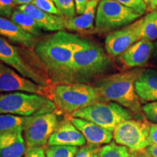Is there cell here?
Returning <instances> with one entry per match:
<instances>
[{"label":"cell","mask_w":157,"mask_h":157,"mask_svg":"<svg viewBox=\"0 0 157 157\" xmlns=\"http://www.w3.org/2000/svg\"><path fill=\"white\" fill-rule=\"evenodd\" d=\"M76 36L65 31H57L39 39L35 45V54L54 84H72L71 68Z\"/></svg>","instance_id":"obj_1"},{"label":"cell","mask_w":157,"mask_h":157,"mask_svg":"<svg viewBox=\"0 0 157 157\" xmlns=\"http://www.w3.org/2000/svg\"><path fill=\"white\" fill-rule=\"evenodd\" d=\"M113 66L111 56L101 45L76 35L71 68L72 84H87L106 73Z\"/></svg>","instance_id":"obj_2"},{"label":"cell","mask_w":157,"mask_h":157,"mask_svg":"<svg viewBox=\"0 0 157 157\" xmlns=\"http://www.w3.org/2000/svg\"><path fill=\"white\" fill-rule=\"evenodd\" d=\"M143 68L103 76L95 82L94 87L102 102H114L131 112L139 114L142 111L141 102L135 88V83Z\"/></svg>","instance_id":"obj_3"},{"label":"cell","mask_w":157,"mask_h":157,"mask_svg":"<svg viewBox=\"0 0 157 157\" xmlns=\"http://www.w3.org/2000/svg\"><path fill=\"white\" fill-rule=\"evenodd\" d=\"M56 109L46 96L20 92L0 95V114L31 117L54 112Z\"/></svg>","instance_id":"obj_4"},{"label":"cell","mask_w":157,"mask_h":157,"mask_svg":"<svg viewBox=\"0 0 157 157\" xmlns=\"http://www.w3.org/2000/svg\"><path fill=\"white\" fill-rule=\"evenodd\" d=\"M51 98L57 109L71 114L78 110L102 102L94 86L82 83L56 84L51 92Z\"/></svg>","instance_id":"obj_5"},{"label":"cell","mask_w":157,"mask_h":157,"mask_svg":"<svg viewBox=\"0 0 157 157\" xmlns=\"http://www.w3.org/2000/svg\"><path fill=\"white\" fill-rule=\"evenodd\" d=\"M141 15L114 0H101L95 16V30L104 34L127 26L140 18Z\"/></svg>","instance_id":"obj_6"},{"label":"cell","mask_w":157,"mask_h":157,"mask_svg":"<svg viewBox=\"0 0 157 157\" xmlns=\"http://www.w3.org/2000/svg\"><path fill=\"white\" fill-rule=\"evenodd\" d=\"M134 113L114 102H99L79 109L72 117L86 119L113 132L119 124L134 117Z\"/></svg>","instance_id":"obj_7"},{"label":"cell","mask_w":157,"mask_h":157,"mask_svg":"<svg viewBox=\"0 0 157 157\" xmlns=\"http://www.w3.org/2000/svg\"><path fill=\"white\" fill-rule=\"evenodd\" d=\"M151 124L146 120L133 119L123 121L113 130L114 141L131 151H139L146 149L151 145Z\"/></svg>","instance_id":"obj_8"},{"label":"cell","mask_w":157,"mask_h":157,"mask_svg":"<svg viewBox=\"0 0 157 157\" xmlns=\"http://www.w3.org/2000/svg\"><path fill=\"white\" fill-rule=\"evenodd\" d=\"M61 123L56 111L29 117L23 127V136L27 148L44 147Z\"/></svg>","instance_id":"obj_9"},{"label":"cell","mask_w":157,"mask_h":157,"mask_svg":"<svg viewBox=\"0 0 157 157\" xmlns=\"http://www.w3.org/2000/svg\"><path fill=\"white\" fill-rule=\"evenodd\" d=\"M0 61L39 85L46 87L51 82L50 78L44 77L42 72L31 63L30 60L25 58L21 49L11 44L2 37H0Z\"/></svg>","instance_id":"obj_10"},{"label":"cell","mask_w":157,"mask_h":157,"mask_svg":"<svg viewBox=\"0 0 157 157\" xmlns=\"http://www.w3.org/2000/svg\"><path fill=\"white\" fill-rule=\"evenodd\" d=\"M143 17L120 29L109 33L105 39V50L111 57L119 56L143 39Z\"/></svg>","instance_id":"obj_11"},{"label":"cell","mask_w":157,"mask_h":157,"mask_svg":"<svg viewBox=\"0 0 157 157\" xmlns=\"http://www.w3.org/2000/svg\"><path fill=\"white\" fill-rule=\"evenodd\" d=\"M0 92L10 93L20 92L47 95L44 86L24 77L15 69L2 63H0Z\"/></svg>","instance_id":"obj_12"},{"label":"cell","mask_w":157,"mask_h":157,"mask_svg":"<svg viewBox=\"0 0 157 157\" xmlns=\"http://www.w3.org/2000/svg\"><path fill=\"white\" fill-rule=\"evenodd\" d=\"M154 43L140 39L119 56V60L125 68H141L146 66L151 58Z\"/></svg>","instance_id":"obj_13"},{"label":"cell","mask_w":157,"mask_h":157,"mask_svg":"<svg viewBox=\"0 0 157 157\" xmlns=\"http://www.w3.org/2000/svg\"><path fill=\"white\" fill-rule=\"evenodd\" d=\"M17 9L32 17L42 30L57 32L65 31L67 28L66 17L45 13L32 4L18 6Z\"/></svg>","instance_id":"obj_14"},{"label":"cell","mask_w":157,"mask_h":157,"mask_svg":"<svg viewBox=\"0 0 157 157\" xmlns=\"http://www.w3.org/2000/svg\"><path fill=\"white\" fill-rule=\"evenodd\" d=\"M70 121L82 132L88 145L90 146H100L103 144H108L113 138L112 131L103 128L92 121L75 117H72Z\"/></svg>","instance_id":"obj_15"},{"label":"cell","mask_w":157,"mask_h":157,"mask_svg":"<svg viewBox=\"0 0 157 157\" xmlns=\"http://www.w3.org/2000/svg\"><path fill=\"white\" fill-rule=\"evenodd\" d=\"M86 141L82 134L70 120L61 122L48 141V146H84Z\"/></svg>","instance_id":"obj_16"},{"label":"cell","mask_w":157,"mask_h":157,"mask_svg":"<svg viewBox=\"0 0 157 157\" xmlns=\"http://www.w3.org/2000/svg\"><path fill=\"white\" fill-rule=\"evenodd\" d=\"M0 36L31 50H34L39 40L38 38L21 29L11 20L2 17H0Z\"/></svg>","instance_id":"obj_17"},{"label":"cell","mask_w":157,"mask_h":157,"mask_svg":"<svg viewBox=\"0 0 157 157\" xmlns=\"http://www.w3.org/2000/svg\"><path fill=\"white\" fill-rule=\"evenodd\" d=\"M135 88L141 103L157 101V70L144 69L135 81Z\"/></svg>","instance_id":"obj_18"},{"label":"cell","mask_w":157,"mask_h":157,"mask_svg":"<svg viewBox=\"0 0 157 157\" xmlns=\"http://www.w3.org/2000/svg\"><path fill=\"white\" fill-rule=\"evenodd\" d=\"M100 1L90 0L84 13L78 16H75L71 19H68L66 29L75 31H89L93 29L94 22L95 21L96 11Z\"/></svg>","instance_id":"obj_19"},{"label":"cell","mask_w":157,"mask_h":157,"mask_svg":"<svg viewBox=\"0 0 157 157\" xmlns=\"http://www.w3.org/2000/svg\"><path fill=\"white\" fill-rule=\"evenodd\" d=\"M11 21L25 32L39 38L42 35V29H40L36 21L29 15L16 9L10 17Z\"/></svg>","instance_id":"obj_20"},{"label":"cell","mask_w":157,"mask_h":157,"mask_svg":"<svg viewBox=\"0 0 157 157\" xmlns=\"http://www.w3.org/2000/svg\"><path fill=\"white\" fill-rule=\"evenodd\" d=\"M28 118L13 114H0V133L23 132Z\"/></svg>","instance_id":"obj_21"},{"label":"cell","mask_w":157,"mask_h":157,"mask_svg":"<svg viewBox=\"0 0 157 157\" xmlns=\"http://www.w3.org/2000/svg\"><path fill=\"white\" fill-rule=\"evenodd\" d=\"M26 150V144L23 133H21L16 140L0 151V157H22L25 155Z\"/></svg>","instance_id":"obj_22"},{"label":"cell","mask_w":157,"mask_h":157,"mask_svg":"<svg viewBox=\"0 0 157 157\" xmlns=\"http://www.w3.org/2000/svg\"><path fill=\"white\" fill-rule=\"evenodd\" d=\"M143 39L157 40V11H151L143 17Z\"/></svg>","instance_id":"obj_23"},{"label":"cell","mask_w":157,"mask_h":157,"mask_svg":"<svg viewBox=\"0 0 157 157\" xmlns=\"http://www.w3.org/2000/svg\"><path fill=\"white\" fill-rule=\"evenodd\" d=\"M96 157H131V154L127 147L113 141L100 147Z\"/></svg>","instance_id":"obj_24"},{"label":"cell","mask_w":157,"mask_h":157,"mask_svg":"<svg viewBox=\"0 0 157 157\" xmlns=\"http://www.w3.org/2000/svg\"><path fill=\"white\" fill-rule=\"evenodd\" d=\"M78 147L48 146L44 148L47 157H74L78 151Z\"/></svg>","instance_id":"obj_25"},{"label":"cell","mask_w":157,"mask_h":157,"mask_svg":"<svg viewBox=\"0 0 157 157\" xmlns=\"http://www.w3.org/2000/svg\"><path fill=\"white\" fill-rule=\"evenodd\" d=\"M58 9L62 13L63 16L67 19L75 17L76 7L74 0H52Z\"/></svg>","instance_id":"obj_26"},{"label":"cell","mask_w":157,"mask_h":157,"mask_svg":"<svg viewBox=\"0 0 157 157\" xmlns=\"http://www.w3.org/2000/svg\"><path fill=\"white\" fill-rule=\"evenodd\" d=\"M119 3L132 10L140 14L141 16L146 13L148 10L147 4L143 0H114Z\"/></svg>","instance_id":"obj_27"},{"label":"cell","mask_w":157,"mask_h":157,"mask_svg":"<svg viewBox=\"0 0 157 157\" xmlns=\"http://www.w3.org/2000/svg\"><path fill=\"white\" fill-rule=\"evenodd\" d=\"M32 5L36 6L37 8L45 13H50L52 15L63 16L62 13L58 9L53 2L52 0H34L32 2Z\"/></svg>","instance_id":"obj_28"},{"label":"cell","mask_w":157,"mask_h":157,"mask_svg":"<svg viewBox=\"0 0 157 157\" xmlns=\"http://www.w3.org/2000/svg\"><path fill=\"white\" fill-rule=\"evenodd\" d=\"M142 112L148 121L157 124V101L144 104L142 106Z\"/></svg>","instance_id":"obj_29"},{"label":"cell","mask_w":157,"mask_h":157,"mask_svg":"<svg viewBox=\"0 0 157 157\" xmlns=\"http://www.w3.org/2000/svg\"><path fill=\"white\" fill-rule=\"evenodd\" d=\"M14 0H0V17H10L15 10Z\"/></svg>","instance_id":"obj_30"},{"label":"cell","mask_w":157,"mask_h":157,"mask_svg":"<svg viewBox=\"0 0 157 157\" xmlns=\"http://www.w3.org/2000/svg\"><path fill=\"white\" fill-rule=\"evenodd\" d=\"M99 148L100 146L90 145L82 146L74 157H96Z\"/></svg>","instance_id":"obj_31"},{"label":"cell","mask_w":157,"mask_h":157,"mask_svg":"<svg viewBox=\"0 0 157 157\" xmlns=\"http://www.w3.org/2000/svg\"><path fill=\"white\" fill-rule=\"evenodd\" d=\"M23 132L17 133H0V151L7 145L15 141L20 134Z\"/></svg>","instance_id":"obj_32"},{"label":"cell","mask_w":157,"mask_h":157,"mask_svg":"<svg viewBox=\"0 0 157 157\" xmlns=\"http://www.w3.org/2000/svg\"><path fill=\"white\" fill-rule=\"evenodd\" d=\"M25 157H47L44 147L27 148Z\"/></svg>","instance_id":"obj_33"},{"label":"cell","mask_w":157,"mask_h":157,"mask_svg":"<svg viewBox=\"0 0 157 157\" xmlns=\"http://www.w3.org/2000/svg\"><path fill=\"white\" fill-rule=\"evenodd\" d=\"M90 1V0H74L76 14L82 15L84 13Z\"/></svg>","instance_id":"obj_34"},{"label":"cell","mask_w":157,"mask_h":157,"mask_svg":"<svg viewBox=\"0 0 157 157\" xmlns=\"http://www.w3.org/2000/svg\"><path fill=\"white\" fill-rule=\"evenodd\" d=\"M149 139L151 144H157V124H151Z\"/></svg>","instance_id":"obj_35"},{"label":"cell","mask_w":157,"mask_h":157,"mask_svg":"<svg viewBox=\"0 0 157 157\" xmlns=\"http://www.w3.org/2000/svg\"><path fill=\"white\" fill-rule=\"evenodd\" d=\"M146 151L150 157H157V144H151L146 148Z\"/></svg>","instance_id":"obj_36"},{"label":"cell","mask_w":157,"mask_h":157,"mask_svg":"<svg viewBox=\"0 0 157 157\" xmlns=\"http://www.w3.org/2000/svg\"><path fill=\"white\" fill-rule=\"evenodd\" d=\"M151 60L153 64L157 66V40L154 42V49L151 56Z\"/></svg>","instance_id":"obj_37"},{"label":"cell","mask_w":157,"mask_h":157,"mask_svg":"<svg viewBox=\"0 0 157 157\" xmlns=\"http://www.w3.org/2000/svg\"><path fill=\"white\" fill-rule=\"evenodd\" d=\"M148 8L152 11H157V0H149Z\"/></svg>","instance_id":"obj_38"},{"label":"cell","mask_w":157,"mask_h":157,"mask_svg":"<svg viewBox=\"0 0 157 157\" xmlns=\"http://www.w3.org/2000/svg\"><path fill=\"white\" fill-rule=\"evenodd\" d=\"M34 1V0H14L15 5H17L19 6L29 5V4H32V2Z\"/></svg>","instance_id":"obj_39"},{"label":"cell","mask_w":157,"mask_h":157,"mask_svg":"<svg viewBox=\"0 0 157 157\" xmlns=\"http://www.w3.org/2000/svg\"><path fill=\"white\" fill-rule=\"evenodd\" d=\"M143 1H144L145 2H146V3L147 4V6H148V2H149V0H143Z\"/></svg>","instance_id":"obj_40"},{"label":"cell","mask_w":157,"mask_h":157,"mask_svg":"<svg viewBox=\"0 0 157 157\" xmlns=\"http://www.w3.org/2000/svg\"><path fill=\"white\" fill-rule=\"evenodd\" d=\"M99 1H100V0H99Z\"/></svg>","instance_id":"obj_41"}]
</instances>
